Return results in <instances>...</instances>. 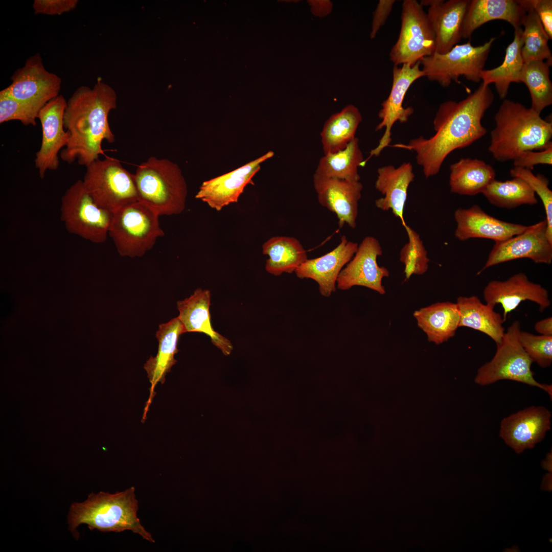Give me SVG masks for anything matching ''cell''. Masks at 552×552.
Here are the masks:
<instances>
[{"label":"cell","mask_w":552,"mask_h":552,"mask_svg":"<svg viewBox=\"0 0 552 552\" xmlns=\"http://www.w3.org/2000/svg\"><path fill=\"white\" fill-rule=\"evenodd\" d=\"M10 79L12 83L0 93L40 107L59 95L61 79L44 67L39 53L28 58Z\"/></svg>","instance_id":"13"},{"label":"cell","mask_w":552,"mask_h":552,"mask_svg":"<svg viewBox=\"0 0 552 552\" xmlns=\"http://www.w3.org/2000/svg\"><path fill=\"white\" fill-rule=\"evenodd\" d=\"M313 185L318 202L336 214L339 227L341 228L346 223L355 228L362 184L359 181H351L315 173Z\"/></svg>","instance_id":"21"},{"label":"cell","mask_w":552,"mask_h":552,"mask_svg":"<svg viewBox=\"0 0 552 552\" xmlns=\"http://www.w3.org/2000/svg\"><path fill=\"white\" fill-rule=\"evenodd\" d=\"M526 10L515 0H471L466 16L463 38L470 39L474 31L486 22L502 20L514 29L521 28Z\"/></svg>","instance_id":"27"},{"label":"cell","mask_w":552,"mask_h":552,"mask_svg":"<svg viewBox=\"0 0 552 552\" xmlns=\"http://www.w3.org/2000/svg\"><path fill=\"white\" fill-rule=\"evenodd\" d=\"M495 38L482 45H472L470 41L456 44L444 54L434 53L420 60L424 77L431 81L448 87L452 81L459 83L462 76L469 81L479 82Z\"/></svg>","instance_id":"10"},{"label":"cell","mask_w":552,"mask_h":552,"mask_svg":"<svg viewBox=\"0 0 552 552\" xmlns=\"http://www.w3.org/2000/svg\"><path fill=\"white\" fill-rule=\"evenodd\" d=\"M362 116L355 106L350 104L332 115L325 123L320 133L324 154L343 149L353 140Z\"/></svg>","instance_id":"33"},{"label":"cell","mask_w":552,"mask_h":552,"mask_svg":"<svg viewBox=\"0 0 552 552\" xmlns=\"http://www.w3.org/2000/svg\"><path fill=\"white\" fill-rule=\"evenodd\" d=\"M489 151L500 162L514 160L526 151L542 150L552 144V123L531 108L504 99L494 117Z\"/></svg>","instance_id":"3"},{"label":"cell","mask_w":552,"mask_h":552,"mask_svg":"<svg viewBox=\"0 0 552 552\" xmlns=\"http://www.w3.org/2000/svg\"><path fill=\"white\" fill-rule=\"evenodd\" d=\"M522 25L521 55L524 63L546 60L551 65L552 54L548 45L550 40L538 15L532 8L525 9Z\"/></svg>","instance_id":"37"},{"label":"cell","mask_w":552,"mask_h":552,"mask_svg":"<svg viewBox=\"0 0 552 552\" xmlns=\"http://www.w3.org/2000/svg\"><path fill=\"white\" fill-rule=\"evenodd\" d=\"M521 258L530 259L536 263H551L552 243L547 236L545 219L527 226L520 234L495 243L485 264L476 274L495 265Z\"/></svg>","instance_id":"14"},{"label":"cell","mask_w":552,"mask_h":552,"mask_svg":"<svg viewBox=\"0 0 552 552\" xmlns=\"http://www.w3.org/2000/svg\"><path fill=\"white\" fill-rule=\"evenodd\" d=\"M519 341L524 350L540 366L545 368L552 363V336L534 335L520 331Z\"/></svg>","instance_id":"41"},{"label":"cell","mask_w":552,"mask_h":552,"mask_svg":"<svg viewBox=\"0 0 552 552\" xmlns=\"http://www.w3.org/2000/svg\"><path fill=\"white\" fill-rule=\"evenodd\" d=\"M456 304L459 313V327L470 328L482 332L499 344L505 333L502 316L494 308L482 303L475 295L460 296Z\"/></svg>","instance_id":"29"},{"label":"cell","mask_w":552,"mask_h":552,"mask_svg":"<svg viewBox=\"0 0 552 552\" xmlns=\"http://www.w3.org/2000/svg\"><path fill=\"white\" fill-rule=\"evenodd\" d=\"M408 241L401 249L400 260L404 265L405 280L413 274L421 275L428 268L430 261L419 234L408 225L404 227Z\"/></svg>","instance_id":"38"},{"label":"cell","mask_w":552,"mask_h":552,"mask_svg":"<svg viewBox=\"0 0 552 552\" xmlns=\"http://www.w3.org/2000/svg\"><path fill=\"white\" fill-rule=\"evenodd\" d=\"M184 333L183 326L178 317L159 326L156 333L158 341L157 354L155 357L151 356L144 366L151 386L149 397L144 409L142 422L146 419L147 412L155 395L157 384L159 382L164 384L166 375L177 362L174 356L179 351L177 349L179 338Z\"/></svg>","instance_id":"24"},{"label":"cell","mask_w":552,"mask_h":552,"mask_svg":"<svg viewBox=\"0 0 552 552\" xmlns=\"http://www.w3.org/2000/svg\"><path fill=\"white\" fill-rule=\"evenodd\" d=\"M494 98L489 85L481 82L465 99L459 102L448 100L440 105L433 122V136L428 139L420 136L407 144L391 146L414 151L425 177L434 176L451 152L470 146L486 134L481 120Z\"/></svg>","instance_id":"1"},{"label":"cell","mask_w":552,"mask_h":552,"mask_svg":"<svg viewBox=\"0 0 552 552\" xmlns=\"http://www.w3.org/2000/svg\"><path fill=\"white\" fill-rule=\"evenodd\" d=\"M395 0H380L373 13L370 37L374 38L389 16Z\"/></svg>","instance_id":"45"},{"label":"cell","mask_w":552,"mask_h":552,"mask_svg":"<svg viewBox=\"0 0 552 552\" xmlns=\"http://www.w3.org/2000/svg\"><path fill=\"white\" fill-rule=\"evenodd\" d=\"M262 252L267 255L265 269L275 276L284 272L292 273L307 259L306 250L300 241L290 237H273L262 246Z\"/></svg>","instance_id":"32"},{"label":"cell","mask_w":552,"mask_h":552,"mask_svg":"<svg viewBox=\"0 0 552 552\" xmlns=\"http://www.w3.org/2000/svg\"><path fill=\"white\" fill-rule=\"evenodd\" d=\"M454 217L457 224L454 235L462 241L478 238L502 242L522 233L527 226L497 219L477 204L468 209L458 208Z\"/></svg>","instance_id":"22"},{"label":"cell","mask_w":552,"mask_h":552,"mask_svg":"<svg viewBox=\"0 0 552 552\" xmlns=\"http://www.w3.org/2000/svg\"><path fill=\"white\" fill-rule=\"evenodd\" d=\"M551 412L542 406H532L503 419L499 435L516 453L534 447L551 426Z\"/></svg>","instance_id":"18"},{"label":"cell","mask_w":552,"mask_h":552,"mask_svg":"<svg viewBox=\"0 0 552 552\" xmlns=\"http://www.w3.org/2000/svg\"><path fill=\"white\" fill-rule=\"evenodd\" d=\"M450 192L462 195L482 193L495 179L493 168L476 158H462L450 165Z\"/></svg>","instance_id":"30"},{"label":"cell","mask_w":552,"mask_h":552,"mask_svg":"<svg viewBox=\"0 0 552 552\" xmlns=\"http://www.w3.org/2000/svg\"><path fill=\"white\" fill-rule=\"evenodd\" d=\"M137 511L134 487L114 494L91 493L85 501L71 505L68 515L69 530L76 538L79 536L76 528L83 523L90 530L105 532L129 530L154 542L151 534L141 523Z\"/></svg>","instance_id":"4"},{"label":"cell","mask_w":552,"mask_h":552,"mask_svg":"<svg viewBox=\"0 0 552 552\" xmlns=\"http://www.w3.org/2000/svg\"><path fill=\"white\" fill-rule=\"evenodd\" d=\"M513 41L507 47L502 63L498 66L484 70L480 78L485 85L494 83L497 93L501 99L507 97L511 84L520 83V77L524 65L521 48L523 45L522 29H514Z\"/></svg>","instance_id":"31"},{"label":"cell","mask_w":552,"mask_h":552,"mask_svg":"<svg viewBox=\"0 0 552 552\" xmlns=\"http://www.w3.org/2000/svg\"><path fill=\"white\" fill-rule=\"evenodd\" d=\"M61 219L66 230L94 243L106 241L113 213L99 205L78 179L61 198Z\"/></svg>","instance_id":"9"},{"label":"cell","mask_w":552,"mask_h":552,"mask_svg":"<svg viewBox=\"0 0 552 552\" xmlns=\"http://www.w3.org/2000/svg\"><path fill=\"white\" fill-rule=\"evenodd\" d=\"M364 160L358 139L356 137L343 149L324 154L319 161L315 173L325 177L359 181L360 177L358 168L363 166Z\"/></svg>","instance_id":"34"},{"label":"cell","mask_w":552,"mask_h":552,"mask_svg":"<svg viewBox=\"0 0 552 552\" xmlns=\"http://www.w3.org/2000/svg\"><path fill=\"white\" fill-rule=\"evenodd\" d=\"M77 0H35L32 7L35 14L60 15L75 9Z\"/></svg>","instance_id":"42"},{"label":"cell","mask_w":552,"mask_h":552,"mask_svg":"<svg viewBox=\"0 0 552 552\" xmlns=\"http://www.w3.org/2000/svg\"><path fill=\"white\" fill-rule=\"evenodd\" d=\"M67 101L62 95L50 101L40 109L38 118L42 128L40 147L36 152L35 167L43 179L48 170H56L59 165L58 154L65 147L70 135L63 126Z\"/></svg>","instance_id":"15"},{"label":"cell","mask_w":552,"mask_h":552,"mask_svg":"<svg viewBox=\"0 0 552 552\" xmlns=\"http://www.w3.org/2000/svg\"><path fill=\"white\" fill-rule=\"evenodd\" d=\"M482 194L492 205L500 208L514 209L523 204L534 205L536 194L522 179L514 177L505 181L494 179Z\"/></svg>","instance_id":"35"},{"label":"cell","mask_w":552,"mask_h":552,"mask_svg":"<svg viewBox=\"0 0 552 552\" xmlns=\"http://www.w3.org/2000/svg\"><path fill=\"white\" fill-rule=\"evenodd\" d=\"M42 107L0 93V123L18 120L25 126H36V119Z\"/></svg>","instance_id":"40"},{"label":"cell","mask_w":552,"mask_h":552,"mask_svg":"<svg viewBox=\"0 0 552 552\" xmlns=\"http://www.w3.org/2000/svg\"><path fill=\"white\" fill-rule=\"evenodd\" d=\"M525 10L532 8L538 15L546 33L552 39V1L517 0Z\"/></svg>","instance_id":"44"},{"label":"cell","mask_w":552,"mask_h":552,"mask_svg":"<svg viewBox=\"0 0 552 552\" xmlns=\"http://www.w3.org/2000/svg\"><path fill=\"white\" fill-rule=\"evenodd\" d=\"M133 177L139 201L159 216L177 215L185 210L188 187L176 163L151 156L137 166Z\"/></svg>","instance_id":"5"},{"label":"cell","mask_w":552,"mask_h":552,"mask_svg":"<svg viewBox=\"0 0 552 552\" xmlns=\"http://www.w3.org/2000/svg\"><path fill=\"white\" fill-rule=\"evenodd\" d=\"M514 161V167L533 170L538 164L551 165L552 144L539 151H526L521 153Z\"/></svg>","instance_id":"43"},{"label":"cell","mask_w":552,"mask_h":552,"mask_svg":"<svg viewBox=\"0 0 552 552\" xmlns=\"http://www.w3.org/2000/svg\"><path fill=\"white\" fill-rule=\"evenodd\" d=\"M358 247L342 236L338 246L318 258L307 259L295 271L300 279H311L318 285L320 293L330 296L336 291L338 275L343 266L352 259Z\"/></svg>","instance_id":"23"},{"label":"cell","mask_w":552,"mask_h":552,"mask_svg":"<svg viewBox=\"0 0 552 552\" xmlns=\"http://www.w3.org/2000/svg\"><path fill=\"white\" fill-rule=\"evenodd\" d=\"M309 3L313 13L318 16H324L332 10V4L328 1H310Z\"/></svg>","instance_id":"46"},{"label":"cell","mask_w":552,"mask_h":552,"mask_svg":"<svg viewBox=\"0 0 552 552\" xmlns=\"http://www.w3.org/2000/svg\"><path fill=\"white\" fill-rule=\"evenodd\" d=\"M377 173L375 188L384 197L376 200V206L384 211L391 210L405 227L407 224L403 213L407 190L415 178L412 164L405 162L398 168L392 165L383 166L378 169Z\"/></svg>","instance_id":"26"},{"label":"cell","mask_w":552,"mask_h":552,"mask_svg":"<svg viewBox=\"0 0 552 552\" xmlns=\"http://www.w3.org/2000/svg\"><path fill=\"white\" fill-rule=\"evenodd\" d=\"M379 241L374 237L364 238L354 256L340 272L337 279V287L346 290L354 286H363L384 294L385 290L382 284V279L388 277L389 272L377 263V258L382 255Z\"/></svg>","instance_id":"16"},{"label":"cell","mask_w":552,"mask_h":552,"mask_svg":"<svg viewBox=\"0 0 552 552\" xmlns=\"http://www.w3.org/2000/svg\"><path fill=\"white\" fill-rule=\"evenodd\" d=\"M435 53L434 35L423 7L416 0H404L401 28L389 57L394 65H413Z\"/></svg>","instance_id":"11"},{"label":"cell","mask_w":552,"mask_h":552,"mask_svg":"<svg viewBox=\"0 0 552 552\" xmlns=\"http://www.w3.org/2000/svg\"><path fill=\"white\" fill-rule=\"evenodd\" d=\"M510 173L513 177L524 180L540 198L546 214L547 236L552 243V192L548 188V179L542 174L535 175L532 170L525 168L514 167Z\"/></svg>","instance_id":"39"},{"label":"cell","mask_w":552,"mask_h":552,"mask_svg":"<svg viewBox=\"0 0 552 552\" xmlns=\"http://www.w3.org/2000/svg\"><path fill=\"white\" fill-rule=\"evenodd\" d=\"M413 316L428 340L436 344L454 336L459 327V313L456 303H436L416 311Z\"/></svg>","instance_id":"28"},{"label":"cell","mask_w":552,"mask_h":552,"mask_svg":"<svg viewBox=\"0 0 552 552\" xmlns=\"http://www.w3.org/2000/svg\"><path fill=\"white\" fill-rule=\"evenodd\" d=\"M546 61H533L524 63L520 77L530 94L531 108L540 114L541 111L552 104V83L549 77V67Z\"/></svg>","instance_id":"36"},{"label":"cell","mask_w":552,"mask_h":552,"mask_svg":"<svg viewBox=\"0 0 552 552\" xmlns=\"http://www.w3.org/2000/svg\"><path fill=\"white\" fill-rule=\"evenodd\" d=\"M211 292L209 290L198 288L189 297L177 302L179 314L185 333L199 332L209 336L212 343L225 355L230 354L233 346L229 339L214 330L211 321L210 307Z\"/></svg>","instance_id":"25"},{"label":"cell","mask_w":552,"mask_h":552,"mask_svg":"<svg viewBox=\"0 0 552 552\" xmlns=\"http://www.w3.org/2000/svg\"><path fill=\"white\" fill-rule=\"evenodd\" d=\"M471 0H423L434 35L435 53L449 51L463 38L466 16Z\"/></svg>","instance_id":"20"},{"label":"cell","mask_w":552,"mask_h":552,"mask_svg":"<svg viewBox=\"0 0 552 552\" xmlns=\"http://www.w3.org/2000/svg\"><path fill=\"white\" fill-rule=\"evenodd\" d=\"M520 323L515 320L505 332L501 342L497 346L493 358L480 366L474 378L476 384L486 386L501 380H510L538 387L551 399L552 386L539 383L531 370L532 360L520 344Z\"/></svg>","instance_id":"7"},{"label":"cell","mask_w":552,"mask_h":552,"mask_svg":"<svg viewBox=\"0 0 552 552\" xmlns=\"http://www.w3.org/2000/svg\"><path fill=\"white\" fill-rule=\"evenodd\" d=\"M486 303L494 308L500 304L504 321L509 313L523 301H530L539 305L541 312L550 305L548 293L541 285L530 281L522 272L516 273L505 281L489 282L483 291Z\"/></svg>","instance_id":"19"},{"label":"cell","mask_w":552,"mask_h":552,"mask_svg":"<svg viewBox=\"0 0 552 552\" xmlns=\"http://www.w3.org/2000/svg\"><path fill=\"white\" fill-rule=\"evenodd\" d=\"M420 66V61L413 65L409 64H404L401 66L394 65L391 90L387 98L381 103V108L378 112L381 122L376 127V131L384 128L385 131L377 147L370 151V156L364 160V166L371 157L379 155L385 148L389 146L392 141L391 130L394 124L397 121L401 123L406 122L413 113V107L405 108L403 103L412 84L424 77Z\"/></svg>","instance_id":"12"},{"label":"cell","mask_w":552,"mask_h":552,"mask_svg":"<svg viewBox=\"0 0 552 552\" xmlns=\"http://www.w3.org/2000/svg\"><path fill=\"white\" fill-rule=\"evenodd\" d=\"M82 180L87 192L100 206L113 213L139 201L133 174L118 159L106 156L86 167Z\"/></svg>","instance_id":"8"},{"label":"cell","mask_w":552,"mask_h":552,"mask_svg":"<svg viewBox=\"0 0 552 552\" xmlns=\"http://www.w3.org/2000/svg\"><path fill=\"white\" fill-rule=\"evenodd\" d=\"M535 330L542 335L552 336V318L549 317L537 321L534 326Z\"/></svg>","instance_id":"47"},{"label":"cell","mask_w":552,"mask_h":552,"mask_svg":"<svg viewBox=\"0 0 552 552\" xmlns=\"http://www.w3.org/2000/svg\"><path fill=\"white\" fill-rule=\"evenodd\" d=\"M159 215L137 201L113 213L109 235L122 257H141L164 236L160 226Z\"/></svg>","instance_id":"6"},{"label":"cell","mask_w":552,"mask_h":552,"mask_svg":"<svg viewBox=\"0 0 552 552\" xmlns=\"http://www.w3.org/2000/svg\"><path fill=\"white\" fill-rule=\"evenodd\" d=\"M114 90L98 80L93 88L79 87L67 101L63 126L70 135L66 146L60 154L61 158L72 164L76 160L85 167L104 155L102 143L115 141L108 115L117 107Z\"/></svg>","instance_id":"2"},{"label":"cell","mask_w":552,"mask_h":552,"mask_svg":"<svg viewBox=\"0 0 552 552\" xmlns=\"http://www.w3.org/2000/svg\"><path fill=\"white\" fill-rule=\"evenodd\" d=\"M273 155L274 152L269 151L234 170L203 181L195 198L217 211L237 202L245 187L254 184L252 179L260 170L261 164Z\"/></svg>","instance_id":"17"}]
</instances>
